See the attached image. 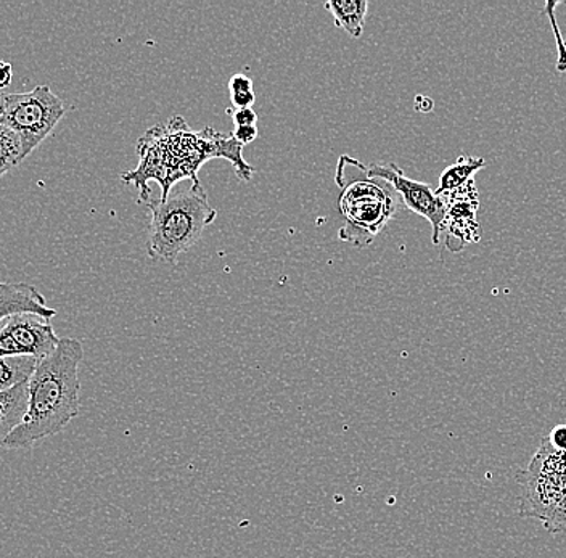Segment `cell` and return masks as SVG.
Masks as SVG:
<instances>
[{"label": "cell", "mask_w": 566, "mask_h": 558, "mask_svg": "<svg viewBox=\"0 0 566 558\" xmlns=\"http://www.w3.org/2000/svg\"><path fill=\"white\" fill-rule=\"evenodd\" d=\"M84 358L81 341L60 338L51 355L38 360L28 381V409L23 422L10 434L3 448L23 450L62 432L81 411L80 364Z\"/></svg>", "instance_id": "obj_1"}, {"label": "cell", "mask_w": 566, "mask_h": 558, "mask_svg": "<svg viewBox=\"0 0 566 558\" xmlns=\"http://www.w3.org/2000/svg\"><path fill=\"white\" fill-rule=\"evenodd\" d=\"M363 162L343 155L336 169V183L342 189L338 199L339 213L345 224L339 229V240L357 249L370 245L384 231L389 219L398 213L402 201L396 190L381 179L359 178Z\"/></svg>", "instance_id": "obj_2"}, {"label": "cell", "mask_w": 566, "mask_h": 558, "mask_svg": "<svg viewBox=\"0 0 566 558\" xmlns=\"http://www.w3.org/2000/svg\"><path fill=\"white\" fill-rule=\"evenodd\" d=\"M148 256L169 264H176L180 254L189 252L218 218L200 182L166 200H148Z\"/></svg>", "instance_id": "obj_3"}, {"label": "cell", "mask_w": 566, "mask_h": 558, "mask_svg": "<svg viewBox=\"0 0 566 558\" xmlns=\"http://www.w3.org/2000/svg\"><path fill=\"white\" fill-rule=\"evenodd\" d=\"M65 113V104L51 87L38 86L24 94L6 95V115L0 122L17 134L27 160L51 136Z\"/></svg>", "instance_id": "obj_4"}, {"label": "cell", "mask_w": 566, "mask_h": 558, "mask_svg": "<svg viewBox=\"0 0 566 558\" xmlns=\"http://www.w3.org/2000/svg\"><path fill=\"white\" fill-rule=\"evenodd\" d=\"M366 172L369 178L388 182L396 190L407 210L428 219L433 228V243L434 245L440 243V236L444 231L446 203L444 199L438 196L437 190L420 180L407 178L402 169L392 162L389 165L374 162V165L366 166Z\"/></svg>", "instance_id": "obj_5"}, {"label": "cell", "mask_w": 566, "mask_h": 558, "mask_svg": "<svg viewBox=\"0 0 566 558\" xmlns=\"http://www.w3.org/2000/svg\"><path fill=\"white\" fill-rule=\"evenodd\" d=\"M59 343L51 320L35 314H15L0 324V358L44 359Z\"/></svg>", "instance_id": "obj_6"}, {"label": "cell", "mask_w": 566, "mask_h": 558, "mask_svg": "<svg viewBox=\"0 0 566 558\" xmlns=\"http://www.w3.org/2000/svg\"><path fill=\"white\" fill-rule=\"evenodd\" d=\"M15 314H35L52 320L56 310L48 306L44 295L34 285L0 282V324Z\"/></svg>", "instance_id": "obj_7"}, {"label": "cell", "mask_w": 566, "mask_h": 558, "mask_svg": "<svg viewBox=\"0 0 566 558\" xmlns=\"http://www.w3.org/2000/svg\"><path fill=\"white\" fill-rule=\"evenodd\" d=\"M28 409V383L0 393V448L23 422Z\"/></svg>", "instance_id": "obj_8"}, {"label": "cell", "mask_w": 566, "mask_h": 558, "mask_svg": "<svg viewBox=\"0 0 566 558\" xmlns=\"http://www.w3.org/2000/svg\"><path fill=\"white\" fill-rule=\"evenodd\" d=\"M325 9L334 17L336 28H342L353 39L363 36L369 10L367 0H331Z\"/></svg>", "instance_id": "obj_9"}, {"label": "cell", "mask_w": 566, "mask_h": 558, "mask_svg": "<svg viewBox=\"0 0 566 558\" xmlns=\"http://www.w3.org/2000/svg\"><path fill=\"white\" fill-rule=\"evenodd\" d=\"M486 166L484 158L470 157V155H462L454 165L444 169L440 178V186H438L437 193L442 197L446 193L454 192L460 187L467 186L472 182L475 172L480 171Z\"/></svg>", "instance_id": "obj_10"}, {"label": "cell", "mask_w": 566, "mask_h": 558, "mask_svg": "<svg viewBox=\"0 0 566 558\" xmlns=\"http://www.w3.org/2000/svg\"><path fill=\"white\" fill-rule=\"evenodd\" d=\"M35 366H38V359L30 356L0 358V393L28 383L33 377Z\"/></svg>", "instance_id": "obj_11"}, {"label": "cell", "mask_w": 566, "mask_h": 558, "mask_svg": "<svg viewBox=\"0 0 566 558\" xmlns=\"http://www.w3.org/2000/svg\"><path fill=\"white\" fill-rule=\"evenodd\" d=\"M23 160L20 139L12 129L0 122V178Z\"/></svg>", "instance_id": "obj_12"}, {"label": "cell", "mask_w": 566, "mask_h": 558, "mask_svg": "<svg viewBox=\"0 0 566 558\" xmlns=\"http://www.w3.org/2000/svg\"><path fill=\"white\" fill-rule=\"evenodd\" d=\"M564 6V2H548L546 6L547 10V17L548 20H551L552 30H554L555 38H557V44H558V72H566V48L564 44V41H562V34L560 31H558L557 21H555V17L552 15V10L555 9V7Z\"/></svg>", "instance_id": "obj_13"}, {"label": "cell", "mask_w": 566, "mask_h": 558, "mask_svg": "<svg viewBox=\"0 0 566 558\" xmlns=\"http://www.w3.org/2000/svg\"><path fill=\"white\" fill-rule=\"evenodd\" d=\"M230 116H232L233 126H256L258 113L253 108L243 109H228Z\"/></svg>", "instance_id": "obj_14"}, {"label": "cell", "mask_w": 566, "mask_h": 558, "mask_svg": "<svg viewBox=\"0 0 566 558\" xmlns=\"http://www.w3.org/2000/svg\"><path fill=\"white\" fill-rule=\"evenodd\" d=\"M229 92L230 95L243 94V92H254L253 81H251V77L245 76V74H233L229 81Z\"/></svg>", "instance_id": "obj_15"}, {"label": "cell", "mask_w": 566, "mask_h": 558, "mask_svg": "<svg viewBox=\"0 0 566 558\" xmlns=\"http://www.w3.org/2000/svg\"><path fill=\"white\" fill-rule=\"evenodd\" d=\"M260 136V130H258V126H242L235 127L232 133L233 139L237 140L240 145H248L254 143Z\"/></svg>", "instance_id": "obj_16"}, {"label": "cell", "mask_w": 566, "mask_h": 558, "mask_svg": "<svg viewBox=\"0 0 566 558\" xmlns=\"http://www.w3.org/2000/svg\"><path fill=\"white\" fill-rule=\"evenodd\" d=\"M548 443L554 451L566 452V425H558L548 434Z\"/></svg>", "instance_id": "obj_17"}, {"label": "cell", "mask_w": 566, "mask_h": 558, "mask_svg": "<svg viewBox=\"0 0 566 558\" xmlns=\"http://www.w3.org/2000/svg\"><path fill=\"white\" fill-rule=\"evenodd\" d=\"M230 102H232L233 108H253L254 102H256V95L254 92H243V94L230 95Z\"/></svg>", "instance_id": "obj_18"}, {"label": "cell", "mask_w": 566, "mask_h": 558, "mask_svg": "<svg viewBox=\"0 0 566 558\" xmlns=\"http://www.w3.org/2000/svg\"><path fill=\"white\" fill-rule=\"evenodd\" d=\"M13 81V66L10 62H0V90H7Z\"/></svg>", "instance_id": "obj_19"}, {"label": "cell", "mask_w": 566, "mask_h": 558, "mask_svg": "<svg viewBox=\"0 0 566 558\" xmlns=\"http://www.w3.org/2000/svg\"><path fill=\"white\" fill-rule=\"evenodd\" d=\"M416 108L420 109V112H430V109L433 108V102L428 97H423V95H419V97L416 98Z\"/></svg>", "instance_id": "obj_20"}, {"label": "cell", "mask_w": 566, "mask_h": 558, "mask_svg": "<svg viewBox=\"0 0 566 558\" xmlns=\"http://www.w3.org/2000/svg\"><path fill=\"white\" fill-rule=\"evenodd\" d=\"M6 115V95H0V119Z\"/></svg>", "instance_id": "obj_21"}, {"label": "cell", "mask_w": 566, "mask_h": 558, "mask_svg": "<svg viewBox=\"0 0 566 558\" xmlns=\"http://www.w3.org/2000/svg\"><path fill=\"white\" fill-rule=\"evenodd\" d=\"M564 6H566V3H564Z\"/></svg>", "instance_id": "obj_22"}]
</instances>
